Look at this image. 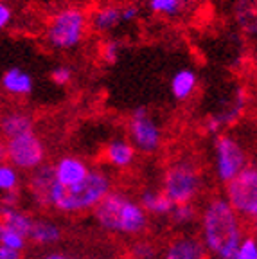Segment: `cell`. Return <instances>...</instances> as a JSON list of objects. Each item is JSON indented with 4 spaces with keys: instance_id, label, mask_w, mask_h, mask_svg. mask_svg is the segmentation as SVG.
I'll use <instances>...</instances> for the list:
<instances>
[{
    "instance_id": "6da1fadb",
    "label": "cell",
    "mask_w": 257,
    "mask_h": 259,
    "mask_svg": "<svg viewBox=\"0 0 257 259\" xmlns=\"http://www.w3.org/2000/svg\"><path fill=\"white\" fill-rule=\"evenodd\" d=\"M245 239L241 218L227 198H212L201 212V241L220 259H234Z\"/></svg>"
},
{
    "instance_id": "7a4b0ae2",
    "label": "cell",
    "mask_w": 257,
    "mask_h": 259,
    "mask_svg": "<svg viewBox=\"0 0 257 259\" xmlns=\"http://www.w3.org/2000/svg\"><path fill=\"white\" fill-rule=\"evenodd\" d=\"M94 218L101 229L124 236L141 234L148 227V212L144 207L119 191H112L94 209Z\"/></svg>"
},
{
    "instance_id": "3957f363",
    "label": "cell",
    "mask_w": 257,
    "mask_h": 259,
    "mask_svg": "<svg viewBox=\"0 0 257 259\" xmlns=\"http://www.w3.org/2000/svg\"><path fill=\"white\" fill-rule=\"evenodd\" d=\"M112 193V182L103 171H90V175L77 186H60L56 184L53 191V203L60 212H84L94 210L103 200Z\"/></svg>"
},
{
    "instance_id": "277c9868",
    "label": "cell",
    "mask_w": 257,
    "mask_h": 259,
    "mask_svg": "<svg viewBox=\"0 0 257 259\" xmlns=\"http://www.w3.org/2000/svg\"><path fill=\"white\" fill-rule=\"evenodd\" d=\"M203 187L201 173L189 160H177L165 169L162 180V191L177 205H187L196 200Z\"/></svg>"
},
{
    "instance_id": "5b68a950",
    "label": "cell",
    "mask_w": 257,
    "mask_h": 259,
    "mask_svg": "<svg viewBox=\"0 0 257 259\" xmlns=\"http://www.w3.org/2000/svg\"><path fill=\"white\" fill-rule=\"evenodd\" d=\"M89 27V18L81 9L65 8L51 18L47 27V41L56 51H70L83 41Z\"/></svg>"
},
{
    "instance_id": "8992f818",
    "label": "cell",
    "mask_w": 257,
    "mask_h": 259,
    "mask_svg": "<svg viewBox=\"0 0 257 259\" xmlns=\"http://www.w3.org/2000/svg\"><path fill=\"white\" fill-rule=\"evenodd\" d=\"M225 198L239 218L257 222V167L248 166L225 186Z\"/></svg>"
},
{
    "instance_id": "52a82bcc",
    "label": "cell",
    "mask_w": 257,
    "mask_h": 259,
    "mask_svg": "<svg viewBox=\"0 0 257 259\" xmlns=\"http://www.w3.org/2000/svg\"><path fill=\"white\" fill-rule=\"evenodd\" d=\"M2 158L20 171H36L44 166L45 148L34 132L2 142Z\"/></svg>"
},
{
    "instance_id": "ba28073f",
    "label": "cell",
    "mask_w": 257,
    "mask_h": 259,
    "mask_svg": "<svg viewBox=\"0 0 257 259\" xmlns=\"http://www.w3.org/2000/svg\"><path fill=\"white\" fill-rule=\"evenodd\" d=\"M214 167L220 182L227 186L246 169V153L230 135H218L214 141Z\"/></svg>"
},
{
    "instance_id": "9c48e42d",
    "label": "cell",
    "mask_w": 257,
    "mask_h": 259,
    "mask_svg": "<svg viewBox=\"0 0 257 259\" xmlns=\"http://www.w3.org/2000/svg\"><path fill=\"white\" fill-rule=\"evenodd\" d=\"M128 132L135 150H141L144 153H153L160 148L162 132L155 122V119L151 117V113L146 108H137L130 115Z\"/></svg>"
},
{
    "instance_id": "30bf717a",
    "label": "cell",
    "mask_w": 257,
    "mask_h": 259,
    "mask_svg": "<svg viewBox=\"0 0 257 259\" xmlns=\"http://www.w3.org/2000/svg\"><path fill=\"white\" fill-rule=\"evenodd\" d=\"M56 184L58 180L56 173H54V166L44 164L36 171H32L31 178H29L27 182V193L36 202V205L51 207V203H53V191L56 187Z\"/></svg>"
},
{
    "instance_id": "8fae6325",
    "label": "cell",
    "mask_w": 257,
    "mask_h": 259,
    "mask_svg": "<svg viewBox=\"0 0 257 259\" xmlns=\"http://www.w3.org/2000/svg\"><path fill=\"white\" fill-rule=\"evenodd\" d=\"M207 254L209 250L201 239L193 236H180L167 245L164 259H207Z\"/></svg>"
},
{
    "instance_id": "7c38bea8",
    "label": "cell",
    "mask_w": 257,
    "mask_h": 259,
    "mask_svg": "<svg viewBox=\"0 0 257 259\" xmlns=\"http://www.w3.org/2000/svg\"><path fill=\"white\" fill-rule=\"evenodd\" d=\"M87 162L77 157H63L54 164V173L60 186H77L90 175Z\"/></svg>"
},
{
    "instance_id": "4fadbf2b",
    "label": "cell",
    "mask_w": 257,
    "mask_h": 259,
    "mask_svg": "<svg viewBox=\"0 0 257 259\" xmlns=\"http://www.w3.org/2000/svg\"><path fill=\"white\" fill-rule=\"evenodd\" d=\"M34 132V122H32L31 115L24 112H9L2 117V135L4 141L15 137H22Z\"/></svg>"
},
{
    "instance_id": "5bb4252c",
    "label": "cell",
    "mask_w": 257,
    "mask_h": 259,
    "mask_svg": "<svg viewBox=\"0 0 257 259\" xmlns=\"http://www.w3.org/2000/svg\"><path fill=\"white\" fill-rule=\"evenodd\" d=\"M32 225H34V220L25 214V212H22L20 209L2 205V216H0V227H2V229L15 231L29 239Z\"/></svg>"
},
{
    "instance_id": "9a60e30c",
    "label": "cell",
    "mask_w": 257,
    "mask_h": 259,
    "mask_svg": "<svg viewBox=\"0 0 257 259\" xmlns=\"http://www.w3.org/2000/svg\"><path fill=\"white\" fill-rule=\"evenodd\" d=\"M2 89L9 94V96H29L32 90V77L25 70L13 67L8 69L2 76Z\"/></svg>"
},
{
    "instance_id": "2e32d148",
    "label": "cell",
    "mask_w": 257,
    "mask_h": 259,
    "mask_svg": "<svg viewBox=\"0 0 257 259\" xmlns=\"http://www.w3.org/2000/svg\"><path fill=\"white\" fill-rule=\"evenodd\" d=\"M105 158L113 167L124 169L135 158V146L122 139H115V141L108 142V146L105 148Z\"/></svg>"
},
{
    "instance_id": "e0dca14e",
    "label": "cell",
    "mask_w": 257,
    "mask_h": 259,
    "mask_svg": "<svg viewBox=\"0 0 257 259\" xmlns=\"http://www.w3.org/2000/svg\"><path fill=\"white\" fill-rule=\"evenodd\" d=\"M141 205L148 214L171 216L177 203L169 198L164 191H144L141 196Z\"/></svg>"
},
{
    "instance_id": "ac0fdd59",
    "label": "cell",
    "mask_w": 257,
    "mask_h": 259,
    "mask_svg": "<svg viewBox=\"0 0 257 259\" xmlns=\"http://www.w3.org/2000/svg\"><path fill=\"white\" fill-rule=\"evenodd\" d=\"M122 22V8L117 6H101L92 15V27L99 32H108Z\"/></svg>"
},
{
    "instance_id": "d6986e66",
    "label": "cell",
    "mask_w": 257,
    "mask_h": 259,
    "mask_svg": "<svg viewBox=\"0 0 257 259\" xmlns=\"http://www.w3.org/2000/svg\"><path fill=\"white\" fill-rule=\"evenodd\" d=\"M198 85V77L194 70L191 69H180L173 77H171V92L177 99L185 101L194 94Z\"/></svg>"
},
{
    "instance_id": "ffe728a7",
    "label": "cell",
    "mask_w": 257,
    "mask_h": 259,
    "mask_svg": "<svg viewBox=\"0 0 257 259\" xmlns=\"http://www.w3.org/2000/svg\"><path fill=\"white\" fill-rule=\"evenodd\" d=\"M60 238H61V229L54 222L34 220L31 236H29L31 241H34L36 245H51V243H56Z\"/></svg>"
},
{
    "instance_id": "44dd1931",
    "label": "cell",
    "mask_w": 257,
    "mask_h": 259,
    "mask_svg": "<svg viewBox=\"0 0 257 259\" xmlns=\"http://www.w3.org/2000/svg\"><path fill=\"white\" fill-rule=\"evenodd\" d=\"M236 18L246 32H252V34L257 32V9H255V6H253V2H250V0H241V2L237 4Z\"/></svg>"
},
{
    "instance_id": "7402d4cb",
    "label": "cell",
    "mask_w": 257,
    "mask_h": 259,
    "mask_svg": "<svg viewBox=\"0 0 257 259\" xmlns=\"http://www.w3.org/2000/svg\"><path fill=\"white\" fill-rule=\"evenodd\" d=\"M18 184H20V177H18V169L13 167L11 164H2L0 167V189L4 194L18 193Z\"/></svg>"
},
{
    "instance_id": "603a6c76",
    "label": "cell",
    "mask_w": 257,
    "mask_h": 259,
    "mask_svg": "<svg viewBox=\"0 0 257 259\" xmlns=\"http://www.w3.org/2000/svg\"><path fill=\"white\" fill-rule=\"evenodd\" d=\"M27 238L15 231H9V229H2L0 227V247L11 248V250L22 252L27 245Z\"/></svg>"
},
{
    "instance_id": "cb8c5ba5",
    "label": "cell",
    "mask_w": 257,
    "mask_h": 259,
    "mask_svg": "<svg viewBox=\"0 0 257 259\" xmlns=\"http://www.w3.org/2000/svg\"><path fill=\"white\" fill-rule=\"evenodd\" d=\"M149 8L153 13H158V15L173 16L180 11L182 2L180 0H149Z\"/></svg>"
},
{
    "instance_id": "d4e9b609",
    "label": "cell",
    "mask_w": 257,
    "mask_h": 259,
    "mask_svg": "<svg viewBox=\"0 0 257 259\" xmlns=\"http://www.w3.org/2000/svg\"><path fill=\"white\" fill-rule=\"evenodd\" d=\"M234 259H257V238L255 236H245Z\"/></svg>"
},
{
    "instance_id": "484cf974",
    "label": "cell",
    "mask_w": 257,
    "mask_h": 259,
    "mask_svg": "<svg viewBox=\"0 0 257 259\" xmlns=\"http://www.w3.org/2000/svg\"><path fill=\"white\" fill-rule=\"evenodd\" d=\"M177 225H185L194 218V207L193 203H187V205H177L173 210V214L169 216Z\"/></svg>"
},
{
    "instance_id": "4316f807",
    "label": "cell",
    "mask_w": 257,
    "mask_h": 259,
    "mask_svg": "<svg viewBox=\"0 0 257 259\" xmlns=\"http://www.w3.org/2000/svg\"><path fill=\"white\" fill-rule=\"evenodd\" d=\"M119 51H121V45L117 40H108L103 49H101V56L106 63H115L117 58H119Z\"/></svg>"
},
{
    "instance_id": "83f0119b",
    "label": "cell",
    "mask_w": 257,
    "mask_h": 259,
    "mask_svg": "<svg viewBox=\"0 0 257 259\" xmlns=\"http://www.w3.org/2000/svg\"><path fill=\"white\" fill-rule=\"evenodd\" d=\"M51 79H53L56 85L63 87V85H67V83H70V79H72V70L68 69V67H56V69H53V72H51Z\"/></svg>"
},
{
    "instance_id": "f1b7e54d",
    "label": "cell",
    "mask_w": 257,
    "mask_h": 259,
    "mask_svg": "<svg viewBox=\"0 0 257 259\" xmlns=\"http://www.w3.org/2000/svg\"><path fill=\"white\" fill-rule=\"evenodd\" d=\"M11 18H13V9L9 8L6 2H2V4H0V27L2 29L8 27V24L11 22Z\"/></svg>"
},
{
    "instance_id": "f546056e",
    "label": "cell",
    "mask_w": 257,
    "mask_h": 259,
    "mask_svg": "<svg viewBox=\"0 0 257 259\" xmlns=\"http://www.w3.org/2000/svg\"><path fill=\"white\" fill-rule=\"evenodd\" d=\"M139 16V9H137V6L133 4H128L122 8V22H133Z\"/></svg>"
},
{
    "instance_id": "4dcf8cb0",
    "label": "cell",
    "mask_w": 257,
    "mask_h": 259,
    "mask_svg": "<svg viewBox=\"0 0 257 259\" xmlns=\"http://www.w3.org/2000/svg\"><path fill=\"white\" fill-rule=\"evenodd\" d=\"M0 259H22V252L11 250V248L0 247Z\"/></svg>"
},
{
    "instance_id": "1f68e13d",
    "label": "cell",
    "mask_w": 257,
    "mask_h": 259,
    "mask_svg": "<svg viewBox=\"0 0 257 259\" xmlns=\"http://www.w3.org/2000/svg\"><path fill=\"white\" fill-rule=\"evenodd\" d=\"M45 259H70V257H67V255H61V254H49Z\"/></svg>"
},
{
    "instance_id": "d6a6232c",
    "label": "cell",
    "mask_w": 257,
    "mask_h": 259,
    "mask_svg": "<svg viewBox=\"0 0 257 259\" xmlns=\"http://www.w3.org/2000/svg\"><path fill=\"white\" fill-rule=\"evenodd\" d=\"M182 6H187V4H194V2H198V0H180Z\"/></svg>"
},
{
    "instance_id": "836d02e7",
    "label": "cell",
    "mask_w": 257,
    "mask_h": 259,
    "mask_svg": "<svg viewBox=\"0 0 257 259\" xmlns=\"http://www.w3.org/2000/svg\"><path fill=\"white\" fill-rule=\"evenodd\" d=\"M255 234H257V222H255ZM255 238H257V236H255Z\"/></svg>"
}]
</instances>
